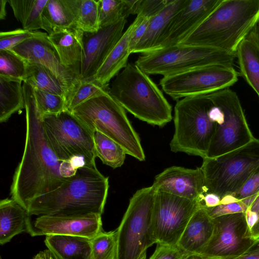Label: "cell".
I'll use <instances>...</instances> for the list:
<instances>
[{"instance_id": "cell-1", "label": "cell", "mask_w": 259, "mask_h": 259, "mask_svg": "<svg viewBox=\"0 0 259 259\" xmlns=\"http://www.w3.org/2000/svg\"><path fill=\"white\" fill-rule=\"evenodd\" d=\"M22 86L26 111L25 143L21 160L13 175L10 195L27 210L33 199L58 188L78 168L58 159L46 139L42 115L34 90L25 81Z\"/></svg>"}, {"instance_id": "cell-2", "label": "cell", "mask_w": 259, "mask_h": 259, "mask_svg": "<svg viewBox=\"0 0 259 259\" xmlns=\"http://www.w3.org/2000/svg\"><path fill=\"white\" fill-rule=\"evenodd\" d=\"M108 178L96 165H83L55 190L33 199L30 215L97 213L102 215L109 190Z\"/></svg>"}, {"instance_id": "cell-3", "label": "cell", "mask_w": 259, "mask_h": 259, "mask_svg": "<svg viewBox=\"0 0 259 259\" xmlns=\"http://www.w3.org/2000/svg\"><path fill=\"white\" fill-rule=\"evenodd\" d=\"M259 21V0H223L180 44L209 47L236 54Z\"/></svg>"}, {"instance_id": "cell-4", "label": "cell", "mask_w": 259, "mask_h": 259, "mask_svg": "<svg viewBox=\"0 0 259 259\" xmlns=\"http://www.w3.org/2000/svg\"><path fill=\"white\" fill-rule=\"evenodd\" d=\"M125 110L148 124L163 127L172 118V107L157 84L135 63H128L109 88Z\"/></svg>"}, {"instance_id": "cell-5", "label": "cell", "mask_w": 259, "mask_h": 259, "mask_svg": "<svg viewBox=\"0 0 259 259\" xmlns=\"http://www.w3.org/2000/svg\"><path fill=\"white\" fill-rule=\"evenodd\" d=\"M213 102L208 95L190 96L177 101L174 108L175 132L170 150L206 157L216 123L210 117Z\"/></svg>"}, {"instance_id": "cell-6", "label": "cell", "mask_w": 259, "mask_h": 259, "mask_svg": "<svg viewBox=\"0 0 259 259\" xmlns=\"http://www.w3.org/2000/svg\"><path fill=\"white\" fill-rule=\"evenodd\" d=\"M71 113L94 133L99 132L117 142L126 154L145 160L140 138L125 110L109 93L84 102Z\"/></svg>"}, {"instance_id": "cell-7", "label": "cell", "mask_w": 259, "mask_h": 259, "mask_svg": "<svg viewBox=\"0 0 259 259\" xmlns=\"http://www.w3.org/2000/svg\"><path fill=\"white\" fill-rule=\"evenodd\" d=\"M42 124L47 141L60 161L77 168L96 165L94 133L71 112L44 115Z\"/></svg>"}, {"instance_id": "cell-8", "label": "cell", "mask_w": 259, "mask_h": 259, "mask_svg": "<svg viewBox=\"0 0 259 259\" xmlns=\"http://www.w3.org/2000/svg\"><path fill=\"white\" fill-rule=\"evenodd\" d=\"M157 190L154 185L137 190L116 229V259H141L156 244L153 229V211Z\"/></svg>"}, {"instance_id": "cell-9", "label": "cell", "mask_w": 259, "mask_h": 259, "mask_svg": "<svg viewBox=\"0 0 259 259\" xmlns=\"http://www.w3.org/2000/svg\"><path fill=\"white\" fill-rule=\"evenodd\" d=\"M203 174L205 193L222 199L237 192L259 169V139L214 158H204L200 166Z\"/></svg>"}, {"instance_id": "cell-10", "label": "cell", "mask_w": 259, "mask_h": 259, "mask_svg": "<svg viewBox=\"0 0 259 259\" xmlns=\"http://www.w3.org/2000/svg\"><path fill=\"white\" fill-rule=\"evenodd\" d=\"M236 58L214 48L178 45L142 54L135 63L149 75L164 76L206 66H233Z\"/></svg>"}, {"instance_id": "cell-11", "label": "cell", "mask_w": 259, "mask_h": 259, "mask_svg": "<svg viewBox=\"0 0 259 259\" xmlns=\"http://www.w3.org/2000/svg\"><path fill=\"white\" fill-rule=\"evenodd\" d=\"M208 96L213 103L221 108L224 116L216 124L215 133L205 158L223 155L246 145L255 138L235 92L227 88Z\"/></svg>"}, {"instance_id": "cell-12", "label": "cell", "mask_w": 259, "mask_h": 259, "mask_svg": "<svg viewBox=\"0 0 259 259\" xmlns=\"http://www.w3.org/2000/svg\"><path fill=\"white\" fill-rule=\"evenodd\" d=\"M238 80L233 66L210 65L163 76L159 84L173 100L204 95L229 88Z\"/></svg>"}, {"instance_id": "cell-13", "label": "cell", "mask_w": 259, "mask_h": 259, "mask_svg": "<svg viewBox=\"0 0 259 259\" xmlns=\"http://www.w3.org/2000/svg\"><path fill=\"white\" fill-rule=\"evenodd\" d=\"M202 205L200 199L157 191L152 220L156 244L177 245L190 219Z\"/></svg>"}, {"instance_id": "cell-14", "label": "cell", "mask_w": 259, "mask_h": 259, "mask_svg": "<svg viewBox=\"0 0 259 259\" xmlns=\"http://www.w3.org/2000/svg\"><path fill=\"white\" fill-rule=\"evenodd\" d=\"M212 235L198 254L205 259H228L245 254L254 242L245 212L213 219Z\"/></svg>"}, {"instance_id": "cell-15", "label": "cell", "mask_w": 259, "mask_h": 259, "mask_svg": "<svg viewBox=\"0 0 259 259\" xmlns=\"http://www.w3.org/2000/svg\"><path fill=\"white\" fill-rule=\"evenodd\" d=\"M101 215L86 213L42 215L29 221L27 233L31 236L54 235L92 239L102 231Z\"/></svg>"}, {"instance_id": "cell-16", "label": "cell", "mask_w": 259, "mask_h": 259, "mask_svg": "<svg viewBox=\"0 0 259 259\" xmlns=\"http://www.w3.org/2000/svg\"><path fill=\"white\" fill-rule=\"evenodd\" d=\"M48 36V33L44 32L24 40L10 51L27 63H38L48 69L62 85L66 99L79 79L61 63L56 50Z\"/></svg>"}, {"instance_id": "cell-17", "label": "cell", "mask_w": 259, "mask_h": 259, "mask_svg": "<svg viewBox=\"0 0 259 259\" xmlns=\"http://www.w3.org/2000/svg\"><path fill=\"white\" fill-rule=\"evenodd\" d=\"M126 19L100 28L94 33L84 32L83 51L79 80L94 79L112 50L121 38Z\"/></svg>"}, {"instance_id": "cell-18", "label": "cell", "mask_w": 259, "mask_h": 259, "mask_svg": "<svg viewBox=\"0 0 259 259\" xmlns=\"http://www.w3.org/2000/svg\"><path fill=\"white\" fill-rule=\"evenodd\" d=\"M222 1L189 0L186 5L171 20L151 52L180 44L208 17Z\"/></svg>"}, {"instance_id": "cell-19", "label": "cell", "mask_w": 259, "mask_h": 259, "mask_svg": "<svg viewBox=\"0 0 259 259\" xmlns=\"http://www.w3.org/2000/svg\"><path fill=\"white\" fill-rule=\"evenodd\" d=\"M157 191L189 199H200L205 193L204 177L200 167L195 169L172 166L155 177Z\"/></svg>"}, {"instance_id": "cell-20", "label": "cell", "mask_w": 259, "mask_h": 259, "mask_svg": "<svg viewBox=\"0 0 259 259\" xmlns=\"http://www.w3.org/2000/svg\"><path fill=\"white\" fill-rule=\"evenodd\" d=\"M83 32L75 28L61 29L48 35L61 63L78 78L83 51Z\"/></svg>"}, {"instance_id": "cell-21", "label": "cell", "mask_w": 259, "mask_h": 259, "mask_svg": "<svg viewBox=\"0 0 259 259\" xmlns=\"http://www.w3.org/2000/svg\"><path fill=\"white\" fill-rule=\"evenodd\" d=\"M213 228V219L202 205L190 219L177 245L191 254H199L210 240Z\"/></svg>"}, {"instance_id": "cell-22", "label": "cell", "mask_w": 259, "mask_h": 259, "mask_svg": "<svg viewBox=\"0 0 259 259\" xmlns=\"http://www.w3.org/2000/svg\"><path fill=\"white\" fill-rule=\"evenodd\" d=\"M143 19L140 17H136L112 50L97 71L94 79L103 85L109 86L111 79L126 66L129 56L131 54L130 43L132 33Z\"/></svg>"}, {"instance_id": "cell-23", "label": "cell", "mask_w": 259, "mask_h": 259, "mask_svg": "<svg viewBox=\"0 0 259 259\" xmlns=\"http://www.w3.org/2000/svg\"><path fill=\"white\" fill-rule=\"evenodd\" d=\"M236 58L241 75L259 98V32L257 25L240 44Z\"/></svg>"}, {"instance_id": "cell-24", "label": "cell", "mask_w": 259, "mask_h": 259, "mask_svg": "<svg viewBox=\"0 0 259 259\" xmlns=\"http://www.w3.org/2000/svg\"><path fill=\"white\" fill-rule=\"evenodd\" d=\"M30 216L27 209L12 198L0 201V244L10 242L16 235L27 232Z\"/></svg>"}, {"instance_id": "cell-25", "label": "cell", "mask_w": 259, "mask_h": 259, "mask_svg": "<svg viewBox=\"0 0 259 259\" xmlns=\"http://www.w3.org/2000/svg\"><path fill=\"white\" fill-rule=\"evenodd\" d=\"M189 0H171L160 12L152 17L147 30L133 53L151 52L158 42L172 18L188 3Z\"/></svg>"}, {"instance_id": "cell-26", "label": "cell", "mask_w": 259, "mask_h": 259, "mask_svg": "<svg viewBox=\"0 0 259 259\" xmlns=\"http://www.w3.org/2000/svg\"><path fill=\"white\" fill-rule=\"evenodd\" d=\"M45 243L55 259H92L91 239L76 236H46Z\"/></svg>"}, {"instance_id": "cell-27", "label": "cell", "mask_w": 259, "mask_h": 259, "mask_svg": "<svg viewBox=\"0 0 259 259\" xmlns=\"http://www.w3.org/2000/svg\"><path fill=\"white\" fill-rule=\"evenodd\" d=\"M23 81L0 76V122L25 108Z\"/></svg>"}, {"instance_id": "cell-28", "label": "cell", "mask_w": 259, "mask_h": 259, "mask_svg": "<svg viewBox=\"0 0 259 259\" xmlns=\"http://www.w3.org/2000/svg\"><path fill=\"white\" fill-rule=\"evenodd\" d=\"M71 28H75V22L66 1L48 0L41 14V29L49 35Z\"/></svg>"}, {"instance_id": "cell-29", "label": "cell", "mask_w": 259, "mask_h": 259, "mask_svg": "<svg viewBox=\"0 0 259 259\" xmlns=\"http://www.w3.org/2000/svg\"><path fill=\"white\" fill-rule=\"evenodd\" d=\"M65 1L74 18L76 28L89 33L100 29L98 1Z\"/></svg>"}, {"instance_id": "cell-30", "label": "cell", "mask_w": 259, "mask_h": 259, "mask_svg": "<svg viewBox=\"0 0 259 259\" xmlns=\"http://www.w3.org/2000/svg\"><path fill=\"white\" fill-rule=\"evenodd\" d=\"M48 0H9L16 19L23 29L36 31L41 29V14Z\"/></svg>"}, {"instance_id": "cell-31", "label": "cell", "mask_w": 259, "mask_h": 259, "mask_svg": "<svg viewBox=\"0 0 259 259\" xmlns=\"http://www.w3.org/2000/svg\"><path fill=\"white\" fill-rule=\"evenodd\" d=\"M27 63L26 75L23 81L29 83L33 89L62 96L66 99L62 85L48 69L38 63Z\"/></svg>"}, {"instance_id": "cell-32", "label": "cell", "mask_w": 259, "mask_h": 259, "mask_svg": "<svg viewBox=\"0 0 259 259\" xmlns=\"http://www.w3.org/2000/svg\"><path fill=\"white\" fill-rule=\"evenodd\" d=\"M94 139L96 156L103 164L113 168L123 164L126 154L119 144L99 132L94 133Z\"/></svg>"}, {"instance_id": "cell-33", "label": "cell", "mask_w": 259, "mask_h": 259, "mask_svg": "<svg viewBox=\"0 0 259 259\" xmlns=\"http://www.w3.org/2000/svg\"><path fill=\"white\" fill-rule=\"evenodd\" d=\"M109 86L95 79L80 80L76 84L66 99V110L71 112L76 107L95 97L108 94Z\"/></svg>"}, {"instance_id": "cell-34", "label": "cell", "mask_w": 259, "mask_h": 259, "mask_svg": "<svg viewBox=\"0 0 259 259\" xmlns=\"http://www.w3.org/2000/svg\"><path fill=\"white\" fill-rule=\"evenodd\" d=\"M100 29L114 24L131 15L127 0H98Z\"/></svg>"}, {"instance_id": "cell-35", "label": "cell", "mask_w": 259, "mask_h": 259, "mask_svg": "<svg viewBox=\"0 0 259 259\" xmlns=\"http://www.w3.org/2000/svg\"><path fill=\"white\" fill-rule=\"evenodd\" d=\"M92 259H116L117 240L116 230L101 231L91 239Z\"/></svg>"}, {"instance_id": "cell-36", "label": "cell", "mask_w": 259, "mask_h": 259, "mask_svg": "<svg viewBox=\"0 0 259 259\" xmlns=\"http://www.w3.org/2000/svg\"><path fill=\"white\" fill-rule=\"evenodd\" d=\"M27 63L10 50L0 51V76L24 81Z\"/></svg>"}, {"instance_id": "cell-37", "label": "cell", "mask_w": 259, "mask_h": 259, "mask_svg": "<svg viewBox=\"0 0 259 259\" xmlns=\"http://www.w3.org/2000/svg\"><path fill=\"white\" fill-rule=\"evenodd\" d=\"M33 90L38 108L42 116L66 110L64 97L38 89Z\"/></svg>"}, {"instance_id": "cell-38", "label": "cell", "mask_w": 259, "mask_h": 259, "mask_svg": "<svg viewBox=\"0 0 259 259\" xmlns=\"http://www.w3.org/2000/svg\"><path fill=\"white\" fill-rule=\"evenodd\" d=\"M39 31H29L17 29L0 32V51L11 50L24 40L42 34Z\"/></svg>"}, {"instance_id": "cell-39", "label": "cell", "mask_w": 259, "mask_h": 259, "mask_svg": "<svg viewBox=\"0 0 259 259\" xmlns=\"http://www.w3.org/2000/svg\"><path fill=\"white\" fill-rule=\"evenodd\" d=\"M258 194L259 169L254 172L237 192L227 196L232 199L242 201L248 207Z\"/></svg>"}, {"instance_id": "cell-40", "label": "cell", "mask_w": 259, "mask_h": 259, "mask_svg": "<svg viewBox=\"0 0 259 259\" xmlns=\"http://www.w3.org/2000/svg\"><path fill=\"white\" fill-rule=\"evenodd\" d=\"M171 0H139L137 16L151 18L160 12Z\"/></svg>"}, {"instance_id": "cell-41", "label": "cell", "mask_w": 259, "mask_h": 259, "mask_svg": "<svg viewBox=\"0 0 259 259\" xmlns=\"http://www.w3.org/2000/svg\"><path fill=\"white\" fill-rule=\"evenodd\" d=\"M248 206L241 200H235L228 202H221L215 207L206 208V210L212 218L232 213L245 212Z\"/></svg>"}, {"instance_id": "cell-42", "label": "cell", "mask_w": 259, "mask_h": 259, "mask_svg": "<svg viewBox=\"0 0 259 259\" xmlns=\"http://www.w3.org/2000/svg\"><path fill=\"white\" fill-rule=\"evenodd\" d=\"M191 254L178 245L157 244V247L149 259H187Z\"/></svg>"}, {"instance_id": "cell-43", "label": "cell", "mask_w": 259, "mask_h": 259, "mask_svg": "<svg viewBox=\"0 0 259 259\" xmlns=\"http://www.w3.org/2000/svg\"><path fill=\"white\" fill-rule=\"evenodd\" d=\"M245 213L252 239L259 240V194L247 207Z\"/></svg>"}, {"instance_id": "cell-44", "label": "cell", "mask_w": 259, "mask_h": 259, "mask_svg": "<svg viewBox=\"0 0 259 259\" xmlns=\"http://www.w3.org/2000/svg\"><path fill=\"white\" fill-rule=\"evenodd\" d=\"M151 18L144 19L133 31L130 43L131 54H133L137 45L145 33Z\"/></svg>"}, {"instance_id": "cell-45", "label": "cell", "mask_w": 259, "mask_h": 259, "mask_svg": "<svg viewBox=\"0 0 259 259\" xmlns=\"http://www.w3.org/2000/svg\"><path fill=\"white\" fill-rule=\"evenodd\" d=\"M221 198L218 195L211 193H204L200 198L203 206L206 208H211L219 205Z\"/></svg>"}, {"instance_id": "cell-46", "label": "cell", "mask_w": 259, "mask_h": 259, "mask_svg": "<svg viewBox=\"0 0 259 259\" xmlns=\"http://www.w3.org/2000/svg\"><path fill=\"white\" fill-rule=\"evenodd\" d=\"M33 259H54L53 255L49 249L39 251Z\"/></svg>"}, {"instance_id": "cell-47", "label": "cell", "mask_w": 259, "mask_h": 259, "mask_svg": "<svg viewBox=\"0 0 259 259\" xmlns=\"http://www.w3.org/2000/svg\"><path fill=\"white\" fill-rule=\"evenodd\" d=\"M8 3V0L0 1V19L4 20L6 18L7 12L6 6L7 3Z\"/></svg>"}, {"instance_id": "cell-48", "label": "cell", "mask_w": 259, "mask_h": 259, "mask_svg": "<svg viewBox=\"0 0 259 259\" xmlns=\"http://www.w3.org/2000/svg\"><path fill=\"white\" fill-rule=\"evenodd\" d=\"M245 254H259V240L255 241Z\"/></svg>"}, {"instance_id": "cell-49", "label": "cell", "mask_w": 259, "mask_h": 259, "mask_svg": "<svg viewBox=\"0 0 259 259\" xmlns=\"http://www.w3.org/2000/svg\"><path fill=\"white\" fill-rule=\"evenodd\" d=\"M228 259H259V254H244Z\"/></svg>"}, {"instance_id": "cell-50", "label": "cell", "mask_w": 259, "mask_h": 259, "mask_svg": "<svg viewBox=\"0 0 259 259\" xmlns=\"http://www.w3.org/2000/svg\"><path fill=\"white\" fill-rule=\"evenodd\" d=\"M257 29H258V32H259V21L257 24Z\"/></svg>"}, {"instance_id": "cell-51", "label": "cell", "mask_w": 259, "mask_h": 259, "mask_svg": "<svg viewBox=\"0 0 259 259\" xmlns=\"http://www.w3.org/2000/svg\"><path fill=\"white\" fill-rule=\"evenodd\" d=\"M141 259H146V256H145L143 257Z\"/></svg>"}, {"instance_id": "cell-52", "label": "cell", "mask_w": 259, "mask_h": 259, "mask_svg": "<svg viewBox=\"0 0 259 259\" xmlns=\"http://www.w3.org/2000/svg\"><path fill=\"white\" fill-rule=\"evenodd\" d=\"M203 259H205V258H203Z\"/></svg>"}]
</instances>
